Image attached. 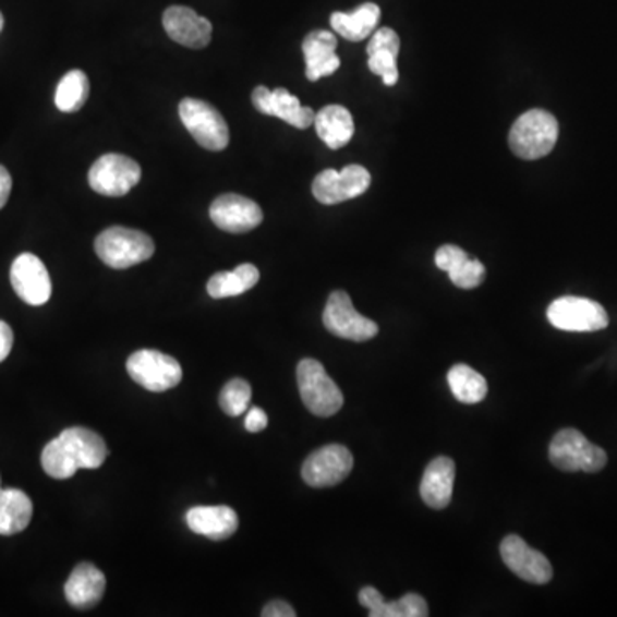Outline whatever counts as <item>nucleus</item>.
I'll return each instance as SVG.
<instances>
[{
  "instance_id": "obj_21",
  "label": "nucleus",
  "mask_w": 617,
  "mask_h": 617,
  "mask_svg": "<svg viewBox=\"0 0 617 617\" xmlns=\"http://www.w3.org/2000/svg\"><path fill=\"white\" fill-rule=\"evenodd\" d=\"M400 53V37L391 28H379L371 35L367 45L370 56L371 73L382 77L386 86H395L398 83L397 59Z\"/></svg>"
},
{
  "instance_id": "obj_20",
  "label": "nucleus",
  "mask_w": 617,
  "mask_h": 617,
  "mask_svg": "<svg viewBox=\"0 0 617 617\" xmlns=\"http://www.w3.org/2000/svg\"><path fill=\"white\" fill-rule=\"evenodd\" d=\"M107 578L92 562H81L64 585L65 598L76 609H89L104 597Z\"/></svg>"
},
{
  "instance_id": "obj_19",
  "label": "nucleus",
  "mask_w": 617,
  "mask_h": 617,
  "mask_svg": "<svg viewBox=\"0 0 617 617\" xmlns=\"http://www.w3.org/2000/svg\"><path fill=\"white\" fill-rule=\"evenodd\" d=\"M185 521L194 533L215 542L227 541L239 529V517L229 506H196L189 509Z\"/></svg>"
},
{
  "instance_id": "obj_34",
  "label": "nucleus",
  "mask_w": 617,
  "mask_h": 617,
  "mask_svg": "<svg viewBox=\"0 0 617 617\" xmlns=\"http://www.w3.org/2000/svg\"><path fill=\"white\" fill-rule=\"evenodd\" d=\"M244 425L249 433H261V431H265L268 427V415L259 407H253L245 415Z\"/></svg>"
},
{
  "instance_id": "obj_9",
  "label": "nucleus",
  "mask_w": 617,
  "mask_h": 617,
  "mask_svg": "<svg viewBox=\"0 0 617 617\" xmlns=\"http://www.w3.org/2000/svg\"><path fill=\"white\" fill-rule=\"evenodd\" d=\"M89 187L101 196L121 197L141 181V167L133 158L107 153L92 165Z\"/></svg>"
},
{
  "instance_id": "obj_38",
  "label": "nucleus",
  "mask_w": 617,
  "mask_h": 617,
  "mask_svg": "<svg viewBox=\"0 0 617 617\" xmlns=\"http://www.w3.org/2000/svg\"><path fill=\"white\" fill-rule=\"evenodd\" d=\"M2 28H4V16L0 13V32H2Z\"/></svg>"
},
{
  "instance_id": "obj_17",
  "label": "nucleus",
  "mask_w": 617,
  "mask_h": 617,
  "mask_svg": "<svg viewBox=\"0 0 617 617\" xmlns=\"http://www.w3.org/2000/svg\"><path fill=\"white\" fill-rule=\"evenodd\" d=\"M161 23L167 35L187 49H205L211 41V23L191 8L172 5L165 11Z\"/></svg>"
},
{
  "instance_id": "obj_4",
  "label": "nucleus",
  "mask_w": 617,
  "mask_h": 617,
  "mask_svg": "<svg viewBox=\"0 0 617 617\" xmlns=\"http://www.w3.org/2000/svg\"><path fill=\"white\" fill-rule=\"evenodd\" d=\"M297 385L304 406L317 418H331L343 407V394L322 362L304 359L297 365Z\"/></svg>"
},
{
  "instance_id": "obj_22",
  "label": "nucleus",
  "mask_w": 617,
  "mask_h": 617,
  "mask_svg": "<svg viewBox=\"0 0 617 617\" xmlns=\"http://www.w3.org/2000/svg\"><path fill=\"white\" fill-rule=\"evenodd\" d=\"M453 485L455 461L448 457L434 458L422 475V499L430 508H446L453 496Z\"/></svg>"
},
{
  "instance_id": "obj_3",
  "label": "nucleus",
  "mask_w": 617,
  "mask_h": 617,
  "mask_svg": "<svg viewBox=\"0 0 617 617\" xmlns=\"http://www.w3.org/2000/svg\"><path fill=\"white\" fill-rule=\"evenodd\" d=\"M95 251L110 268L128 269L148 261L155 254V244L141 230L110 227L97 237Z\"/></svg>"
},
{
  "instance_id": "obj_14",
  "label": "nucleus",
  "mask_w": 617,
  "mask_h": 617,
  "mask_svg": "<svg viewBox=\"0 0 617 617\" xmlns=\"http://www.w3.org/2000/svg\"><path fill=\"white\" fill-rule=\"evenodd\" d=\"M501 557L508 569H511L518 578L545 585L553 580V566L549 559L539 551L532 549L523 539L518 535H508L501 542Z\"/></svg>"
},
{
  "instance_id": "obj_25",
  "label": "nucleus",
  "mask_w": 617,
  "mask_h": 617,
  "mask_svg": "<svg viewBox=\"0 0 617 617\" xmlns=\"http://www.w3.org/2000/svg\"><path fill=\"white\" fill-rule=\"evenodd\" d=\"M33 503L20 489H0V535H16L29 525Z\"/></svg>"
},
{
  "instance_id": "obj_27",
  "label": "nucleus",
  "mask_w": 617,
  "mask_h": 617,
  "mask_svg": "<svg viewBox=\"0 0 617 617\" xmlns=\"http://www.w3.org/2000/svg\"><path fill=\"white\" fill-rule=\"evenodd\" d=\"M448 383L455 398L461 403H467V406L481 403L487 397V389H489L485 377L467 364H458L451 367L448 373Z\"/></svg>"
},
{
  "instance_id": "obj_35",
  "label": "nucleus",
  "mask_w": 617,
  "mask_h": 617,
  "mask_svg": "<svg viewBox=\"0 0 617 617\" xmlns=\"http://www.w3.org/2000/svg\"><path fill=\"white\" fill-rule=\"evenodd\" d=\"M263 617H295L297 613L292 605L283 601H271L265 605V609L261 613Z\"/></svg>"
},
{
  "instance_id": "obj_6",
  "label": "nucleus",
  "mask_w": 617,
  "mask_h": 617,
  "mask_svg": "<svg viewBox=\"0 0 617 617\" xmlns=\"http://www.w3.org/2000/svg\"><path fill=\"white\" fill-rule=\"evenodd\" d=\"M179 116L197 145L209 152H221L229 146V125L208 101L184 98L179 105Z\"/></svg>"
},
{
  "instance_id": "obj_18",
  "label": "nucleus",
  "mask_w": 617,
  "mask_h": 617,
  "mask_svg": "<svg viewBox=\"0 0 617 617\" xmlns=\"http://www.w3.org/2000/svg\"><path fill=\"white\" fill-rule=\"evenodd\" d=\"M337 37L326 29L308 33L302 44L305 57V76L308 81H319L331 76L340 68V57L337 56Z\"/></svg>"
},
{
  "instance_id": "obj_8",
  "label": "nucleus",
  "mask_w": 617,
  "mask_h": 617,
  "mask_svg": "<svg viewBox=\"0 0 617 617\" xmlns=\"http://www.w3.org/2000/svg\"><path fill=\"white\" fill-rule=\"evenodd\" d=\"M547 319L554 328L574 334H590L609 326V316L598 302L585 297H561L547 308Z\"/></svg>"
},
{
  "instance_id": "obj_33",
  "label": "nucleus",
  "mask_w": 617,
  "mask_h": 617,
  "mask_svg": "<svg viewBox=\"0 0 617 617\" xmlns=\"http://www.w3.org/2000/svg\"><path fill=\"white\" fill-rule=\"evenodd\" d=\"M359 602L364 605L365 609L370 610L371 617H379L385 598L374 586H364L359 593Z\"/></svg>"
},
{
  "instance_id": "obj_5",
  "label": "nucleus",
  "mask_w": 617,
  "mask_h": 617,
  "mask_svg": "<svg viewBox=\"0 0 617 617\" xmlns=\"http://www.w3.org/2000/svg\"><path fill=\"white\" fill-rule=\"evenodd\" d=\"M553 465L562 472H601L607 465V453L593 445L580 431L562 430L554 436L549 446Z\"/></svg>"
},
{
  "instance_id": "obj_1",
  "label": "nucleus",
  "mask_w": 617,
  "mask_h": 617,
  "mask_svg": "<svg viewBox=\"0 0 617 617\" xmlns=\"http://www.w3.org/2000/svg\"><path fill=\"white\" fill-rule=\"evenodd\" d=\"M109 448L100 434L86 427H69L62 431L41 451V467L52 479L73 477L77 470H95L104 465Z\"/></svg>"
},
{
  "instance_id": "obj_12",
  "label": "nucleus",
  "mask_w": 617,
  "mask_h": 617,
  "mask_svg": "<svg viewBox=\"0 0 617 617\" xmlns=\"http://www.w3.org/2000/svg\"><path fill=\"white\" fill-rule=\"evenodd\" d=\"M370 185L371 173L367 169L362 165H347L341 172L334 169L323 170L314 179L313 194L323 205H338L361 196Z\"/></svg>"
},
{
  "instance_id": "obj_31",
  "label": "nucleus",
  "mask_w": 617,
  "mask_h": 617,
  "mask_svg": "<svg viewBox=\"0 0 617 617\" xmlns=\"http://www.w3.org/2000/svg\"><path fill=\"white\" fill-rule=\"evenodd\" d=\"M469 257V254L463 249L458 247V245L446 244L437 249L436 266L446 273L453 271L461 263H465Z\"/></svg>"
},
{
  "instance_id": "obj_2",
  "label": "nucleus",
  "mask_w": 617,
  "mask_h": 617,
  "mask_svg": "<svg viewBox=\"0 0 617 617\" xmlns=\"http://www.w3.org/2000/svg\"><path fill=\"white\" fill-rule=\"evenodd\" d=\"M559 136V124L553 113L533 109L521 113L509 131V148L521 160H539L549 155Z\"/></svg>"
},
{
  "instance_id": "obj_15",
  "label": "nucleus",
  "mask_w": 617,
  "mask_h": 617,
  "mask_svg": "<svg viewBox=\"0 0 617 617\" xmlns=\"http://www.w3.org/2000/svg\"><path fill=\"white\" fill-rule=\"evenodd\" d=\"M209 217L218 229L229 233H245L259 227L263 209L241 194H221L213 201Z\"/></svg>"
},
{
  "instance_id": "obj_32",
  "label": "nucleus",
  "mask_w": 617,
  "mask_h": 617,
  "mask_svg": "<svg viewBox=\"0 0 617 617\" xmlns=\"http://www.w3.org/2000/svg\"><path fill=\"white\" fill-rule=\"evenodd\" d=\"M400 605V617H427L430 616V607L424 597L419 593H407L403 597L398 598Z\"/></svg>"
},
{
  "instance_id": "obj_7",
  "label": "nucleus",
  "mask_w": 617,
  "mask_h": 617,
  "mask_svg": "<svg viewBox=\"0 0 617 617\" xmlns=\"http://www.w3.org/2000/svg\"><path fill=\"white\" fill-rule=\"evenodd\" d=\"M125 367L134 383L153 394L169 391L182 382L179 361L158 350H137L128 359Z\"/></svg>"
},
{
  "instance_id": "obj_28",
  "label": "nucleus",
  "mask_w": 617,
  "mask_h": 617,
  "mask_svg": "<svg viewBox=\"0 0 617 617\" xmlns=\"http://www.w3.org/2000/svg\"><path fill=\"white\" fill-rule=\"evenodd\" d=\"M89 97V80L83 71H69L56 89V107L64 113L77 112Z\"/></svg>"
},
{
  "instance_id": "obj_36",
  "label": "nucleus",
  "mask_w": 617,
  "mask_h": 617,
  "mask_svg": "<svg viewBox=\"0 0 617 617\" xmlns=\"http://www.w3.org/2000/svg\"><path fill=\"white\" fill-rule=\"evenodd\" d=\"M13 329H11L8 323L0 322V362L9 358V353L13 350Z\"/></svg>"
},
{
  "instance_id": "obj_11",
  "label": "nucleus",
  "mask_w": 617,
  "mask_h": 617,
  "mask_svg": "<svg viewBox=\"0 0 617 617\" xmlns=\"http://www.w3.org/2000/svg\"><path fill=\"white\" fill-rule=\"evenodd\" d=\"M353 469V457L349 448L328 445L308 455L302 465V479L311 487H334L349 477Z\"/></svg>"
},
{
  "instance_id": "obj_13",
  "label": "nucleus",
  "mask_w": 617,
  "mask_h": 617,
  "mask_svg": "<svg viewBox=\"0 0 617 617\" xmlns=\"http://www.w3.org/2000/svg\"><path fill=\"white\" fill-rule=\"evenodd\" d=\"M11 283L21 301L29 305H44L52 295V280L44 261L35 254H21L11 266Z\"/></svg>"
},
{
  "instance_id": "obj_16",
  "label": "nucleus",
  "mask_w": 617,
  "mask_h": 617,
  "mask_svg": "<svg viewBox=\"0 0 617 617\" xmlns=\"http://www.w3.org/2000/svg\"><path fill=\"white\" fill-rule=\"evenodd\" d=\"M253 104L257 112L265 116L278 117L281 121L289 122L297 129H307L314 124L313 109L302 107L301 100L292 95L289 89H268L266 86H257L253 92Z\"/></svg>"
},
{
  "instance_id": "obj_10",
  "label": "nucleus",
  "mask_w": 617,
  "mask_h": 617,
  "mask_svg": "<svg viewBox=\"0 0 617 617\" xmlns=\"http://www.w3.org/2000/svg\"><path fill=\"white\" fill-rule=\"evenodd\" d=\"M323 323L329 334L343 340L367 341L379 331V326L373 319L358 313L349 293L343 290H337L329 295L323 313Z\"/></svg>"
},
{
  "instance_id": "obj_26",
  "label": "nucleus",
  "mask_w": 617,
  "mask_h": 617,
  "mask_svg": "<svg viewBox=\"0 0 617 617\" xmlns=\"http://www.w3.org/2000/svg\"><path fill=\"white\" fill-rule=\"evenodd\" d=\"M259 281V269L251 263L237 266L233 271H220L208 281V293L213 299L237 297L256 287Z\"/></svg>"
},
{
  "instance_id": "obj_24",
  "label": "nucleus",
  "mask_w": 617,
  "mask_h": 617,
  "mask_svg": "<svg viewBox=\"0 0 617 617\" xmlns=\"http://www.w3.org/2000/svg\"><path fill=\"white\" fill-rule=\"evenodd\" d=\"M382 20V9L374 2L359 5L352 13L331 14V28L340 37L349 41H362L376 32L377 23Z\"/></svg>"
},
{
  "instance_id": "obj_30",
  "label": "nucleus",
  "mask_w": 617,
  "mask_h": 617,
  "mask_svg": "<svg viewBox=\"0 0 617 617\" xmlns=\"http://www.w3.org/2000/svg\"><path fill=\"white\" fill-rule=\"evenodd\" d=\"M449 280L457 285L458 289H477L479 285L484 281L485 278V266L482 265L481 261L469 259L465 263H461L457 269L449 271Z\"/></svg>"
},
{
  "instance_id": "obj_29",
  "label": "nucleus",
  "mask_w": 617,
  "mask_h": 617,
  "mask_svg": "<svg viewBox=\"0 0 617 617\" xmlns=\"http://www.w3.org/2000/svg\"><path fill=\"white\" fill-rule=\"evenodd\" d=\"M253 397V389L245 379L235 377L232 382L227 383L221 389L220 407L230 418H239L249 409Z\"/></svg>"
},
{
  "instance_id": "obj_23",
  "label": "nucleus",
  "mask_w": 617,
  "mask_h": 617,
  "mask_svg": "<svg viewBox=\"0 0 617 617\" xmlns=\"http://www.w3.org/2000/svg\"><path fill=\"white\" fill-rule=\"evenodd\" d=\"M317 136L325 141L331 149H340L349 145L355 133L352 113L341 105H328L314 117Z\"/></svg>"
},
{
  "instance_id": "obj_37",
  "label": "nucleus",
  "mask_w": 617,
  "mask_h": 617,
  "mask_svg": "<svg viewBox=\"0 0 617 617\" xmlns=\"http://www.w3.org/2000/svg\"><path fill=\"white\" fill-rule=\"evenodd\" d=\"M11 189H13V179H11V173L8 172L5 167L0 165V209L4 208L5 203L11 196Z\"/></svg>"
}]
</instances>
